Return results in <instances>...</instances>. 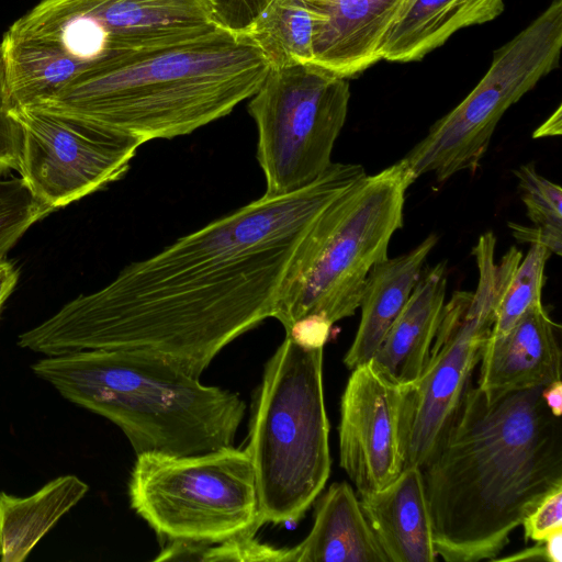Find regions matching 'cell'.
I'll use <instances>...</instances> for the list:
<instances>
[{
	"label": "cell",
	"mask_w": 562,
	"mask_h": 562,
	"mask_svg": "<svg viewBox=\"0 0 562 562\" xmlns=\"http://www.w3.org/2000/svg\"><path fill=\"white\" fill-rule=\"evenodd\" d=\"M132 508L165 540L217 543L261 527L255 472L246 449L136 456Z\"/></svg>",
	"instance_id": "cell-9"
},
{
	"label": "cell",
	"mask_w": 562,
	"mask_h": 562,
	"mask_svg": "<svg viewBox=\"0 0 562 562\" xmlns=\"http://www.w3.org/2000/svg\"><path fill=\"white\" fill-rule=\"evenodd\" d=\"M333 325L325 315L312 313L293 322L285 335L304 349H319L327 342Z\"/></svg>",
	"instance_id": "cell-30"
},
{
	"label": "cell",
	"mask_w": 562,
	"mask_h": 562,
	"mask_svg": "<svg viewBox=\"0 0 562 562\" xmlns=\"http://www.w3.org/2000/svg\"><path fill=\"white\" fill-rule=\"evenodd\" d=\"M417 180L401 159L366 175L337 196L307 232L274 314L286 330L312 313L333 324L352 316L371 270L387 259L404 225L407 189Z\"/></svg>",
	"instance_id": "cell-6"
},
{
	"label": "cell",
	"mask_w": 562,
	"mask_h": 562,
	"mask_svg": "<svg viewBox=\"0 0 562 562\" xmlns=\"http://www.w3.org/2000/svg\"><path fill=\"white\" fill-rule=\"evenodd\" d=\"M217 24L231 32L243 33L272 0H209Z\"/></svg>",
	"instance_id": "cell-29"
},
{
	"label": "cell",
	"mask_w": 562,
	"mask_h": 562,
	"mask_svg": "<svg viewBox=\"0 0 562 562\" xmlns=\"http://www.w3.org/2000/svg\"><path fill=\"white\" fill-rule=\"evenodd\" d=\"M541 396L550 409V412L555 416L560 417L562 414V382L561 380H555L550 384L543 386Z\"/></svg>",
	"instance_id": "cell-32"
},
{
	"label": "cell",
	"mask_w": 562,
	"mask_h": 562,
	"mask_svg": "<svg viewBox=\"0 0 562 562\" xmlns=\"http://www.w3.org/2000/svg\"><path fill=\"white\" fill-rule=\"evenodd\" d=\"M446 261L423 270L405 306L370 360L393 382L409 386L428 360L447 292Z\"/></svg>",
	"instance_id": "cell-17"
},
{
	"label": "cell",
	"mask_w": 562,
	"mask_h": 562,
	"mask_svg": "<svg viewBox=\"0 0 562 562\" xmlns=\"http://www.w3.org/2000/svg\"><path fill=\"white\" fill-rule=\"evenodd\" d=\"M367 518L387 562H434L432 540L422 469L404 468L384 488L359 496Z\"/></svg>",
	"instance_id": "cell-16"
},
{
	"label": "cell",
	"mask_w": 562,
	"mask_h": 562,
	"mask_svg": "<svg viewBox=\"0 0 562 562\" xmlns=\"http://www.w3.org/2000/svg\"><path fill=\"white\" fill-rule=\"evenodd\" d=\"M366 176L333 162L308 186L254 200L81 294L16 345L45 356L128 349L160 356L200 378L218 352L269 317L318 215Z\"/></svg>",
	"instance_id": "cell-1"
},
{
	"label": "cell",
	"mask_w": 562,
	"mask_h": 562,
	"mask_svg": "<svg viewBox=\"0 0 562 562\" xmlns=\"http://www.w3.org/2000/svg\"><path fill=\"white\" fill-rule=\"evenodd\" d=\"M270 70L244 33L218 27L194 41L94 64L31 108L72 115L144 144L184 136L228 115Z\"/></svg>",
	"instance_id": "cell-3"
},
{
	"label": "cell",
	"mask_w": 562,
	"mask_h": 562,
	"mask_svg": "<svg viewBox=\"0 0 562 562\" xmlns=\"http://www.w3.org/2000/svg\"><path fill=\"white\" fill-rule=\"evenodd\" d=\"M88 491L86 482L67 474L26 497L0 492V561H25L38 541Z\"/></svg>",
	"instance_id": "cell-21"
},
{
	"label": "cell",
	"mask_w": 562,
	"mask_h": 562,
	"mask_svg": "<svg viewBox=\"0 0 562 562\" xmlns=\"http://www.w3.org/2000/svg\"><path fill=\"white\" fill-rule=\"evenodd\" d=\"M324 16L301 0H272L243 33L262 52L270 68L313 64V37Z\"/></svg>",
	"instance_id": "cell-22"
},
{
	"label": "cell",
	"mask_w": 562,
	"mask_h": 562,
	"mask_svg": "<svg viewBox=\"0 0 562 562\" xmlns=\"http://www.w3.org/2000/svg\"><path fill=\"white\" fill-rule=\"evenodd\" d=\"M437 241L438 236L430 234L412 250L387 258L371 270L360 300V323L344 357L348 369L352 370L373 358L405 306Z\"/></svg>",
	"instance_id": "cell-18"
},
{
	"label": "cell",
	"mask_w": 562,
	"mask_h": 562,
	"mask_svg": "<svg viewBox=\"0 0 562 562\" xmlns=\"http://www.w3.org/2000/svg\"><path fill=\"white\" fill-rule=\"evenodd\" d=\"M542 389L490 398L470 382L420 468L443 561L494 560L524 518L562 487L561 422Z\"/></svg>",
	"instance_id": "cell-2"
},
{
	"label": "cell",
	"mask_w": 562,
	"mask_h": 562,
	"mask_svg": "<svg viewBox=\"0 0 562 562\" xmlns=\"http://www.w3.org/2000/svg\"><path fill=\"white\" fill-rule=\"evenodd\" d=\"M20 128L18 172L52 212L120 180L144 143L92 122L31 106H12Z\"/></svg>",
	"instance_id": "cell-12"
},
{
	"label": "cell",
	"mask_w": 562,
	"mask_h": 562,
	"mask_svg": "<svg viewBox=\"0 0 562 562\" xmlns=\"http://www.w3.org/2000/svg\"><path fill=\"white\" fill-rule=\"evenodd\" d=\"M524 539L543 541L550 533L562 529V487L547 495L522 520Z\"/></svg>",
	"instance_id": "cell-28"
},
{
	"label": "cell",
	"mask_w": 562,
	"mask_h": 562,
	"mask_svg": "<svg viewBox=\"0 0 562 562\" xmlns=\"http://www.w3.org/2000/svg\"><path fill=\"white\" fill-rule=\"evenodd\" d=\"M31 369L70 403L115 424L136 456H190L233 446L246 412L237 393L204 385L167 359L140 350L46 356Z\"/></svg>",
	"instance_id": "cell-4"
},
{
	"label": "cell",
	"mask_w": 562,
	"mask_h": 562,
	"mask_svg": "<svg viewBox=\"0 0 562 562\" xmlns=\"http://www.w3.org/2000/svg\"><path fill=\"white\" fill-rule=\"evenodd\" d=\"M218 27L209 0H41L0 42L11 103L43 100L102 60Z\"/></svg>",
	"instance_id": "cell-5"
},
{
	"label": "cell",
	"mask_w": 562,
	"mask_h": 562,
	"mask_svg": "<svg viewBox=\"0 0 562 562\" xmlns=\"http://www.w3.org/2000/svg\"><path fill=\"white\" fill-rule=\"evenodd\" d=\"M255 536L240 535L217 543L180 541L175 547V558L178 561L289 562L288 548L277 549L261 543Z\"/></svg>",
	"instance_id": "cell-26"
},
{
	"label": "cell",
	"mask_w": 562,
	"mask_h": 562,
	"mask_svg": "<svg viewBox=\"0 0 562 562\" xmlns=\"http://www.w3.org/2000/svg\"><path fill=\"white\" fill-rule=\"evenodd\" d=\"M562 0H552L529 25L494 52L475 88L439 119L402 160L416 178L445 182L475 171L504 113L559 65Z\"/></svg>",
	"instance_id": "cell-10"
},
{
	"label": "cell",
	"mask_w": 562,
	"mask_h": 562,
	"mask_svg": "<svg viewBox=\"0 0 562 562\" xmlns=\"http://www.w3.org/2000/svg\"><path fill=\"white\" fill-rule=\"evenodd\" d=\"M403 393L371 361L351 370L340 402L339 463L359 496L384 488L404 469Z\"/></svg>",
	"instance_id": "cell-13"
},
{
	"label": "cell",
	"mask_w": 562,
	"mask_h": 562,
	"mask_svg": "<svg viewBox=\"0 0 562 562\" xmlns=\"http://www.w3.org/2000/svg\"><path fill=\"white\" fill-rule=\"evenodd\" d=\"M288 553L289 562H387L346 481L333 483L321 496L311 531Z\"/></svg>",
	"instance_id": "cell-19"
},
{
	"label": "cell",
	"mask_w": 562,
	"mask_h": 562,
	"mask_svg": "<svg viewBox=\"0 0 562 562\" xmlns=\"http://www.w3.org/2000/svg\"><path fill=\"white\" fill-rule=\"evenodd\" d=\"M562 133V106L557 110L532 133V138L560 136Z\"/></svg>",
	"instance_id": "cell-33"
},
{
	"label": "cell",
	"mask_w": 562,
	"mask_h": 562,
	"mask_svg": "<svg viewBox=\"0 0 562 562\" xmlns=\"http://www.w3.org/2000/svg\"><path fill=\"white\" fill-rule=\"evenodd\" d=\"M5 68L0 46V176L19 168L21 136L20 128L11 114Z\"/></svg>",
	"instance_id": "cell-27"
},
{
	"label": "cell",
	"mask_w": 562,
	"mask_h": 562,
	"mask_svg": "<svg viewBox=\"0 0 562 562\" xmlns=\"http://www.w3.org/2000/svg\"><path fill=\"white\" fill-rule=\"evenodd\" d=\"M497 561H547V552L543 541L537 542L536 546L527 548L520 552H516L513 555L505 558L494 559Z\"/></svg>",
	"instance_id": "cell-34"
},
{
	"label": "cell",
	"mask_w": 562,
	"mask_h": 562,
	"mask_svg": "<svg viewBox=\"0 0 562 562\" xmlns=\"http://www.w3.org/2000/svg\"><path fill=\"white\" fill-rule=\"evenodd\" d=\"M349 99L347 78L314 64L270 68L247 106L257 128L263 194L297 191L330 167Z\"/></svg>",
	"instance_id": "cell-11"
},
{
	"label": "cell",
	"mask_w": 562,
	"mask_h": 562,
	"mask_svg": "<svg viewBox=\"0 0 562 562\" xmlns=\"http://www.w3.org/2000/svg\"><path fill=\"white\" fill-rule=\"evenodd\" d=\"M550 256V250L543 245L531 244L502 294L491 335L505 334L531 306L541 303L546 265Z\"/></svg>",
	"instance_id": "cell-23"
},
{
	"label": "cell",
	"mask_w": 562,
	"mask_h": 562,
	"mask_svg": "<svg viewBox=\"0 0 562 562\" xmlns=\"http://www.w3.org/2000/svg\"><path fill=\"white\" fill-rule=\"evenodd\" d=\"M246 450L260 525L299 521L330 474L323 348L304 349L286 335L266 364Z\"/></svg>",
	"instance_id": "cell-7"
},
{
	"label": "cell",
	"mask_w": 562,
	"mask_h": 562,
	"mask_svg": "<svg viewBox=\"0 0 562 562\" xmlns=\"http://www.w3.org/2000/svg\"><path fill=\"white\" fill-rule=\"evenodd\" d=\"M52 211L37 201L21 177L0 176V259L26 231Z\"/></svg>",
	"instance_id": "cell-25"
},
{
	"label": "cell",
	"mask_w": 562,
	"mask_h": 562,
	"mask_svg": "<svg viewBox=\"0 0 562 562\" xmlns=\"http://www.w3.org/2000/svg\"><path fill=\"white\" fill-rule=\"evenodd\" d=\"M548 562L562 561V529H558L550 533L544 540Z\"/></svg>",
	"instance_id": "cell-35"
},
{
	"label": "cell",
	"mask_w": 562,
	"mask_h": 562,
	"mask_svg": "<svg viewBox=\"0 0 562 562\" xmlns=\"http://www.w3.org/2000/svg\"><path fill=\"white\" fill-rule=\"evenodd\" d=\"M496 237L482 234L472 254L477 267L473 292H453L445 303L428 360L417 381L404 386L400 438L404 468L428 461L472 382L496 308L521 252L510 247L496 262Z\"/></svg>",
	"instance_id": "cell-8"
},
{
	"label": "cell",
	"mask_w": 562,
	"mask_h": 562,
	"mask_svg": "<svg viewBox=\"0 0 562 562\" xmlns=\"http://www.w3.org/2000/svg\"><path fill=\"white\" fill-rule=\"evenodd\" d=\"M559 330L541 302L505 334H490L482 348L476 386L491 398L561 380Z\"/></svg>",
	"instance_id": "cell-14"
},
{
	"label": "cell",
	"mask_w": 562,
	"mask_h": 562,
	"mask_svg": "<svg viewBox=\"0 0 562 562\" xmlns=\"http://www.w3.org/2000/svg\"><path fill=\"white\" fill-rule=\"evenodd\" d=\"M324 16L313 37V64L350 78L381 60L382 40L405 0H301Z\"/></svg>",
	"instance_id": "cell-15"
},
{
	"label": "cell",
	"mask_w": 562,
	"mask_h": 562,
	"mask_svg": "<svg viewBox=\"0 0 562 562\" xmlns=\"http://www.w3.org/2000/svg\"><path fill=\"white\" fill-rule=\"evenodd\" d=\"M504 7V0H405L382 40L381 59L419 60L460 29L494 20Z\"/></svg>",
	"instance_id": "cell-20"
},
{
	"label": "cell",
	"mask_w": 562,
	"mask_h": 562,
	"mask_svg": "<svg viewBox=\"0 0 562 562\" xmlns=\"http://www.w3.org/2000/svg\"><path fill=\"white\" fill-rule=\"evenodd\" d=\"M529 221L541 231L551 254L562 250V189L541 176L533 164L513 170Z\"/></svg>",
	"instance_id": "cell-24"
},
{
	"label": "cell",
	"mask_w": 562,
	"mask_h": 562,
	"mask_svg": "<svg viewBox=\"0 0 562 562\" xmlns=\"http://www.w3.org/2000/svg\"><path fill=\"white\" fill-rule=\"evenodd\" d=\"M19 281V270L10 261L0 259V314Z\"/></svg>",
	"instance_id": "cell-31"
}]
</instances>
